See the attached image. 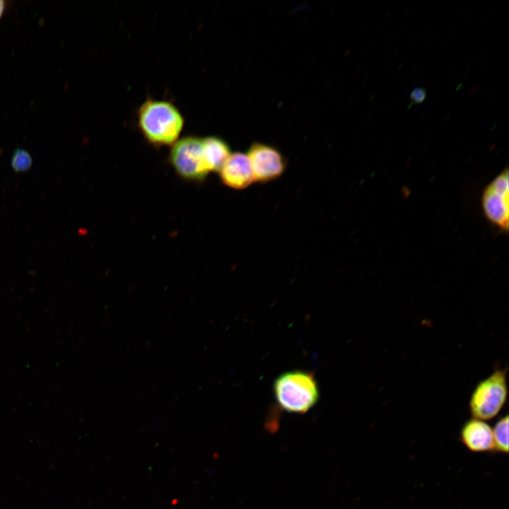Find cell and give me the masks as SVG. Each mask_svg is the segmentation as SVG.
Instances as JSON below:
<instances>
[{
  "label": "cell",
  "instance_id": "7a4b0ae2",
  "mask_svg": "<svg viewBox=\"0 0 509 509\" xmlns=\"http://www.w3.org/2000/svg\"><path fill=\"white\" fill-rule=\"evenodd\" d=\"M273 391L279 406L293 414H305L320 397L316 378L313 373L305 370L281 373L274 382Z\"/></svg>",
  "mask_w": 509,
  "mask_h": 509
},
{
  "label": "cell",
  "instance_id": "5b68a950",
  "mask_svg": "<svg viewBox=\"0 0 509 509\" xmlns=\"http://www.w3.org/2000/svg\"><path fill=\"white\" fill-rule=\"evenodd\" d=\"M508 168L484 188L481 208L486 220L503 233L509 228V180Z\"/></svg>",
  "mask_w": 509,
  "mask_h": 509
},
{
  "label": "cell",
  "instance_id": "9c48e42d",
  "mask_svg": "<svg viewBox=\"0 0 509 509\" xmlns=\"http://www.w3.org/2000/svg\"><path fill=\"white\" fill-rule=\"evenodd\" d=\"M202 139V150L206 168L209 172H218L231 154L228 143L223 139L209 136Z\"/></svg>",
  "mask_w": 509,
  "mask_h": 509
},
{
  "label": "cell",
  "instance_id": "8992f818",
  "mask_svg": "<svg viewBox=\"0 0 509 509\" xmlns=\"http://www.w3.org/2000/svg\"><path fill=\"white\" fill-rule=\"evenodd\" d=\"M255 182L266 183L281 177L286 168L282 153L271 145L255 142L248 148Z\"/></svg>",
  "mask_w": 509,
  "mask_h": 509
},
{
  "label": "cell",
  "instance_id": "7c38bea8",
  "mask_svg": "<svg viewBox=\"0 0 509 509\" xmlns=\"http://www.w3.org/2000/svg\"><path fill=\"white\" fill-rule=\"evenodd\" d=\"M426 97V90L421 87L413 89L410 93V99L414 104L418 105L423 103Z\"/></svg>",
  "mask_w": 509,
  "mask_h": 509
},
{
  "label": "cell",
  "instance_id": "52a82bcc",
  "mask_svg": "<svg viewBox=\"0 0 509 509\" xmlns=\"http://www.w3.org/2000/svg\"><path fill=\"white\" fill-rule=\"evenodd\" d=\"M221 182L234 189H243L254 182V175L247 154L231 153L219 170Z\"/></svg>",
  "mask_w": 509,
  "mask_h": 509
},
{
  "label": "cell",
  "instance_id": "277c9868",
  "mask_svg": "<svg viewBox=\"0 0 509 509\" xmlns=\"http://www.w3.org/2000/svg\"><path fill=\"white\" fill-rule=\"evenodd\" d=\"M168 158L176 173L187 181L201 182L209 173L204 160L202 139L198 136L180 138L172 145Z\"/></svg>",
  "mask_w": 509,
  "mask_h": 509
},
{
  "label": "cell",
  "instance_id": "8fae6325",
  "mask_svg": "<svg viewBox=\"0 0 509 509\" xmlns=\"http://www.w3.org/2000/svg\"><path fill=\"white\" fill-rule=\"evenodd\" d=\"M33 158L30 153L21 148H16L11 156V166L16 173L28 171L33 165Z\"/></svg>",
  "mask_w": 509,
  "mask_h": 509
},
{
  "label": "cell",
  "instance_id": "3957f363",
  "mask_svg": "<svg viewBox=\"0 0 509 509\" xmlns=\"http://www.w3.org/2000/svg\"><path fill=\"white\" fill-rule=\"evenodd\" d=\"M508 394L507 369L497 368L473 390L469 401L472 417L482 421L496 417L506 403Z\"/></svg>",
  "mask_w": 509,
  "mask_h": 509
},
{
  "label": "cell",
  "instance_id": "ba28073f",
  "mask_svg": "<svg viewBox=\"0 0 509 509\" xmlns=\"http://www.w3.org/2000/svg\"><path fill=\"white\" fill-rule=\"evenodd\" d=\"M460 438L463 444L472 452L494 450L493 430L485 421L474 418L468 420L461 429Z\"/></svg>",
  "mask_w": 509,
  "mask_h": 509
},
{
  "label": "cell",
  "instance_id": "4fadbf2b",
  "mask_svg": "<svg viewBox=\"0 0 509 509\" xmlns=\"http://www.w3.org/2000/svg\"><path fill=\"white\" fill-rule=\"evenodd\" d=\"M5 8H6V1L4 0H0V18H1L2 15L4 14Z\"/></svg>",
  "mask_w": 509,
  "mask_h": 509
},
{
  "label": "cell",
  "instance_id": "6da1fadb",
  "mask_svg": "<svg viewBox=\"0 0 509 509\" xmlns=\"http://www.w3.org/2000/svg\"><path fill=\"white\" fill-rule=\"evenodd\" d=\"M184 124L181 112L170 101L148 98L138 109V127L144 139L155 146L175 144Z\"/></svg>",
  "mask_w": 509,
  "mask_h": 509
},
{
  "label": "cell",
  "instance_id": "30bf717a",
  "mask_svg": "<svg viewBox=\"0 0 509 509\" xmlns=\"http://www.w3.org/2000/svg\"><path fill=\"white\" fill-rule=\"evenodd\" d=\"M493 430L494 450L507 453L508 452V416L501 418Z\"/></svg>",
  "mask_w": 509,
  "mask_h": 509
}]
</instances>
